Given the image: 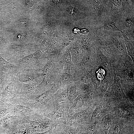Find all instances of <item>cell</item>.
<instances>
[{"label": "cell", "instance_id": "1", "mask_svg": "<svg viewBox=\"0 0 134 134\" xmlns=\"http://www.w3.org/2000/svg\"><path fill=\"white\" fill-rule=\"evenodd\" d=\"M54 91L52 89L36 97L27 99L35 113L46 116L54 108L56 104L53 95Z\"/></svg>", "mask_w": 134, "mask_h": 134}, {"label": "cell", "instance_id": "2", "mask_svg": "<svg viewBox=\"0 0 134 134\" xmlns=\"http://www.w3.org/2000/svg\"><path fill=\"white\" fill-rule=\"evenodd\" d=\"M36 49L33 43L22 44L11 43L6 49L4 56L9 63L23 58L34 53Z\"/></svg>", "mask_w": 134, "mask_h": 134}, {"label": "cell", "instance_id": "3", "mask_svg": "<svg viewBox=\"0 0 134 134\" xmlns=\"http://www.w3.org/2000/svg\"><path fill=\"white\" fill-rule=\"evenodd\" d=\"M23 124L31 128L36 132L43 133L50 129L54 124L46 116L34 113L23 117Z\"/></svg>", "mask_w": 134, "mask_h": 134}, {"label": "cell", "instance_id": "4", "mask_svg": "<svg viewBox=\"0 0 134 134\" xmlns=\"http://www.w3.org/2000/svg\"><path fill=\"white\" fill-rule=\"evenodd\" d=\"M112 118H122L134 120V104L131 102L115 100H109Z\"/></svg>", "mask_w": 134, "mask_h": 134}, {"label": "cell", "instance_id": "5", "mask_svg": "<svg viewBox=\"0 0 134 134\" xmlns=\"http://www.w3.org/2000/svg\"><path fill=\"white\" fill-rule=\"evenodd\" d=\"M9 63L20 67L23 70L36 69L44 67L45 61L42 53L37 51L22 59L12 61Z\"/></svg>", "mask_w": 134, "mask_h": 134}, {"label": "cell", "instance_id": "6", "mask_svg": "<svg viewBox=\"0 0 134 134\" xmlns=\"http://www.w3.org/2000/svg\"><path fill=\"white\" fill-rule=\"evenodd\" d=\"M20 84L16 75L10 74L1 92V101L9 100L18 95Z\"/></svg>", "mask_w": 134, "mask_h": 134}, {"label": "cell", "instance_id": "7", "mask_svg": "<svg viewBox=\"0 0 134 134\" xmlns=\"http://www.w3.org/2000/svg\"><path fill=\"white\" fill-rule=\"evenodd\" d=\"M71 103L68 101L56 103L54 108L46 116L54 125L66 122L69 115L68 110Z\"/></svg>", "mask_w": 134, "mask_h": 134}, {"label": "cell", "instance_id": "8", "mask_svg": "<svg viewBox=\"0 0 134 134\" xmlns=\"http://www.w3.org/2000/svg\"><path fill=\"white\" fill-rule=\"evenodd\" d=\"M111 126L107 134H128L134 131V120L122 118H112Z\"/></svg>", "mask_w": 134, "mask_h": 134}, {"label": "cell", "instance_id": "9", "mask_svg": "<svg viewBox=\"0 0 134 134\" xmlns=\"http://www.w3.org/2000/svg\"><path fill=\"white\" fill-rule=\"evenodd\" d=\"M95 106H89L83 111L69 114L66 121L67 124L70 126L79 127L84 123H89Z\"/></svg>", "mask_w": 134, "mask_h": 134}, {"label": "cell", "instance_id": "10", "mask_svg": "<svg viewBox=\"0 0 134 134\" xmlns=\"http://www.w3.org/2000/svg\"><path fill=\"white\" fill-rule=\"evenodd\" d=\"M16 75L20 82L32 83L37 86L40 84L42 76H43L42 72L36 69H23Z\"/></svg>", "mask_w": 134, "mask_h": 134}, {"label": "cell", "instance_id": "11", "mask_svg": "<svg viewBox=\"0 0 134 134\" xmlns=\"http://www.w3.org/2000/svg\"><path fill=\"white\" fill-rule=\"evenodd\" d=\"M110 111L111 108L109 103L106 99H102L96 105L89 123L100 120L104 115Z\"/></svg>", "mask_w": 134, "mask_h": 134}, {"label": "cell", "instance_id": "12", "mask_svg": "<svg viewBox=\"0 0 134 134\" xmlns=\"http://www.w3.org/2000/svg\"><path fill=\"white\" fill-rule=\"evenodd\" d=\"M22 14V13L15 17V19L13 20L14 21L11 25L13 27L12 28H14L17 32H21H21H24L25 30L27 32V31L31 28V19L30 15L29 16V15H27L26 14Z\"/></svg>", "mask_w": 134, "mask_h": 134}, {"label": "cell", "instance_id": "13", "mask_svg": "<svg viewBox=\"0 0 134 134\" xmlns=\"http://www.w3.org/2000/svg\"><path fill=\"white\" fill-rule=\"evenodd\" d=\"M88 106L85 95L81 94L71 103L68 110L69 114L83 111Z\"/></svg>", "mask_w": 134, "mask_h": 134}, {"label": "cell", "instance_id": "14", "mask_svg": "<svg viewBox=\"0 0 134 134\" xmlns=\"http://www.w3.org/2000/svg\"><path fill=\"white\" fill-rule=\"evenodd\" d=\"M52 134H78L79 127H75L68 125L66 122L54 125Z\"/></svg>", "mask_w": 134, "mask_h": 134}, {"label": "cell", "instance_id": "15", "mask_svg": "<svg viewBox=\"0 0 134 134\" xmlns=\"http://www.w3.org/2000/svg\"><path fill=\"white\" fill-rule=\"evenodd\" d=\"M113 90L114 94L116 97V99L115 100L119 101L131 102L125 94L121 85L119 79L116 76L114 79Z\"/></svg>", "mask_w": 134, "mask_h": 134}, {"label": "cell", "instance_id": "16", "mask_svg": "<svg viewBox=\"0 0 134 134\" xmlns=\"http://www.w3.org/2000/svg\"><path fill=\"white\" fill-rule=\"evenodd\" d=\"M111 111L104 115L97 124L103 134H107L108 130L112 124Z\"/></svg>", "mask_w": 134, "mask_h": 134}, {"label": "cell", "instance_id": "17", "mask_svg": "<svg viewBox=\"0 0 134 134\" xmlns=\"http://www.w3.org/2000/svg\"><path fill=\"white\" fill-rule=\"evenodd\" d=\"M55 103H59L68 101V88H63L54 95Z\"/></svg>", "mask_w": 134, "mask_h": 134}, {"label": "cell", "instance_id": "18", "mask_svg": "<svg viewBox=\"0 0 134 134\" xmlns=\"http://www.w3.org/2000/svg\"><path fill=\"white\" fill-rule=\"evenodd\" d=\"M51 67V63L50 61H48L43 67L42 71L43 77V81L41 83L45 86H49V83L48 81Z\"/></svg>", "mask_w": 134, "mask_h": 134}, {"label": "cell", "instance_id": "19", "mask_svg": "<svg viewBox=\"0 0 134 134\" xmlns=\"http://www.w3.org/2000/svg\"><path fill=\"white\" fill-rule=\"evenodd\" d=\"M68 101L71 103L78 95H80V91L75 86H71L68 88Z\"/></svg>", "mask_w": 134, "mask_h": 134}, {"label": "cell", "instance_id": "20", "mask_svg": "<svg viewBox=\"0 0 134 134\" xmlns=\"http://www.w3.org/2000/svg\"><path fill=\"white\" fill-rule=\"evenodd\" d=\"M125 43L129 55L133 59H134V45L130 40L124 34H123Z\"/></svg>", "mask_w": 134, "mask_h": 134}, {"label": "cell", "instance_id": "21", "mask_svg": "<svg viewBox=\"0 0 134 134\" xmlns=\"http://www.w3.org/2000/svg\"><path fill=\"white\" fill-rule=\"evenodd\" d=\"M99 29H103L107 30L118 31L122 32L117 27L115 23L112 21L105 22L103 23Z\"/></svg>", "mask_w": 134, "mask_h": 134}, {"label": "cell", "instance_id": "22", "mask_svg": "<svg viewBox=\"0 0 134 134\" xmlns=\"http://www.w3.org/2000/svg\"><path fill=\"white\" fill-rule=\"evenodd\" d=\"M99 41L102 48L107 53L110 54L112 53L110 47L105 41L101 38H99Z\"/></svg>", "mask_w": 134, "mask_h": 134}, {"label": "cell", "instance_id": "23", "mask_svg": "<svg viewBox=\"0 0 134 134\" xmlns=\"http://www.w3.org/2000/svg\"><path fill=\"white\" fill-rule=\"evenodd\" d=\"M112 38L113 42L118 49L121 52H124L125 50L124 47L119 39L116 36H113Z\"/></svg>", "mask_w": 134, "mask_h": 134}, {"label": "cell", "instance_id": "24", "mask_svg": "<svg viewBox=\"0 0 134 134\" xmlns=\"http://www.w3.org/2000/svg\"><path fill=\"white\" fill-rule=\"evenodd\" d=\"M110 2V8L113 11L117 10L120 7L122 0H111Z\"/></svg>", "mask_w": 134, "mask_h": 134}, {"label": "cell", "instance_id": "25", "mask_svg": "<svg viewBox=\"0 0 134 134\" xmlns=\"http://www.w3.org/2000/svg\"><path fill=\"white\" fill-rule=\"evenodd\" d=\"M134 25V16L129 15L126 17L125 22V25L128 28L132 27Z\"/></svg>", "mask_w": 134, "mask_h": 134}, {"label": "cell", "instance_id": "26", "mask_svg": "<svg viewBox=\"0 0 134 134\" xmlns=\"http://www.w3.org/2000/svg\"><path fill=\"white\" fill-rule=\"evenodd\" d=\"M98 54L99 56L101 59V60L103 61V62L104 66L107 68L109 69L110 67V64L107 58L100 50H99Z\"/></svg>", "mask_w": 134, "mask_h": 134}, {"label": "cell", "instance_id": "27", "mask_svg": "<svg viewBox=\"0 0 134 134\" xmlns=\"http://www.w3.org/2000/svg\"><path fill=\"white\" fill-rule=\"evenodd\" d=\"M71 79V77L69 74L67 72L64 73L61 77V82L65 84H66L69 82Z\"/></svg>", "mask_w": 134, "mask_h": 134}, {"label": "cell", "instance_id": "28", "mask_svg": "<svg viewBox=\"0 0 134 134\" xmlns=\"http://www.w3.org/2000/svg\"><path fill=\"white\" fill-rule=\"evenodd\" d=\"M108 84L107 81L105 80L101 82L100 85V89L103 94H105L107 90Z\"/></svg>", "mask_w": 134, "mask_h": 134}, {"label": "cell", "instance_id": "29", "mask_svg": "<svg viewBox=\"0 0 134 134\" xmlns=\"http://www.w3.org/2000/svg\"><path fill=\"white\" fill-rule=\"evenodd\" d=\"M65 62L67 63L71 64V59L70 54L67 53L65 54Z\"/></svg>", "mask_w": 134, "mask_h": 134}, {"label": "cell", "instance_id": "30", "mask_svg": "<svg viewBox=\"0 0 134 134\" xmlns=\"http://www.w3.org/2000/svg\"><path fill=\"white\" fill-rule=\"evenodd\" d=\"M82 43L83 46L85 47H87L89 44V41L87 38L84 37L82 38Z\"/></svg>", "mask_w": 134, "mask_h": 134}, {"label": "cell", "instance_id": "31", "mask_svg": "<svg viewBox=\"0 0 134 134\" xmlns=\"http://www.w3.org/2000/svg\"><path fill=\"white\" fill-rule=\"evenodd\" d=\"M79 51L78 48H75L73 50V55L75 58H77L79 54Z\"/></svg>", "mask_w": 134, "mask_h": 134}, {"label": "cell", "instance_id": "32", "mask_svg": "<svg viewBox=\"0 0 134 134\" xmlns=\"http://www.w3.org/2000/svg\"><path fill=\"white\" fill-rule=\"evenodd\" d=\"M68 10L69 13L71 15L74 14L77 12L75 8L71 7H69Z\"/></svg>", "mask_w": 134, "mask_h": 134}, {"label": "cell", "instance_id": "33", "mask_svg": "<svg viewBox=\"0 0 134 134\" xmlns=\"http://www.w3.org/2000/svg\"><path fill=\"white\" fill-rule=\"evenodd\" d=\"M81 81L83 83H86L89 82V79L87 76L84 75L81 78Z\"/></svg>", "mask_w": 134, "mask_h": 134}, {"label": "cell", "instance_id": "34", "mask_svg": "<svg viewBox=\"0 0 134 134\" xmlns=\"http://www.w3.org/2000/svg\"><path fill=\"white\" fill-rule=\"evenodd\" d=\"M93 134H103L102 132L98 127L97 124L96 125V129Z\"/></svg>", "mask_w": 134, "mask_h": 134}, {"label": "cell", "instance_id": "35", "mask_svg": "<svg viewBox=\"0 0 134 134\" xmlns=\"http://www.w3.org/2000/svg\"><path fill=\"white\" fill-rule=\"evenodd\" d=\"M128 134H134V131H133L129 133H128Z\"/></svg>", "mask_w": 134, "mask_h": 134}, {"label": "cell", "instance_id": "36", "mask_svg": "<svg viewBox=\"0 0 134 134\" xmlns=\"http://www.w3.org/2000/svg\"><path fill=\"white\" fill-rule=\"evenodd\" d=\"M0 134H2L0 133Z\"/></svg>", "mask_w": 134, "mask_h": 134}]
</instances>
